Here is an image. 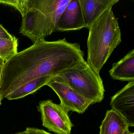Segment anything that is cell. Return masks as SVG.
<instances>
[{
	"mask_svg": "<svg viewBox=\"0 0 134 134\" xmlns=\"http://www.w3.org/2000/svg\"><path fill=\"white\" fill-rule=\"evenodd\" d=\"M84 55L79 43H69L65 38L36 42L4 63L0 81V98H6L34 80L43 77L52 78L84 60Z\"/></svg>",
	"mask_w": 134,
	"mask_h": 134,
	"instance_id": "6da1fadb",
	"label": "cell"
},
{
	"mask_svg": "<svg viewBox=\"0 0 134 134\" xmlns=\"http://www.w3.org/2000/svg\"><path fill=\"white\" fill-rule=\"evenodd\" d=\"M88 30L87 63L99 74L112 52L121 42V32L112 8L101 15Z\"/></svg>",
	"mask_w": 134,
	"mask_h": 134,
	"instance_id": "7a4b0ae2",
	"label": "cell"
},
{
	"mask_svg": "<svg viewBox=\"0 0 134 134\" xmlns=\"http://www.w3.org/2000/svg\"><path fill=\"white\" fill-rule=\"evenodd\" d=\"M71 0H32L31 9L22 17L20 33L34 43L55 32L59 18Z\"/></svg>",
	"mask_w": 134,
	"mask_h": 134,
	"instance_id": "3957f363",
	"label": "cell"
},
{
	"mask_svg": "<svg viewBox=\"0 0 134 134\" xmlns=\"http://www.w3.org/2000/svg\"><path fill=\"white\" fill-rule=\"evenodd\" d=\"M53 77L67 85L91 105L101 102L104 98L102 80L85 59Z\"/></svg>",
	"mask_w": 134,
	"mask_h": 134,
	"instance_id": "277c9868",
	"label": "cell"
},
{
	"mask_svg": "<svg viewBox=\"0 0 134 134\" xmlns=\"http://www.w3.org/2000/svg\"><path fill=\"white\" fill-rule=\"evenodd\" d=\"M39 109L44 127L57 134H70L74 125L62 105L49 99L40 102Z\"/></svg>",
	"mask_w": 134,
	"mask_h": 134,
	"instance_id": "5b68a950",
	"label": "cell"
},
{
	"mask_svg": "<svg viewBox=\"0 0 134 134\" xmlns=\"http://www.w3.org/2000/svg\"><path fill=\"white\" fill-rule=\"evenodd\" d=\"M46 85L55 92L60 99V105L68 112L71 111L83 114L91 105L89 101L58 79L52 77Z\"/></svg>",
	"mask_w": 134,
	"mask_h": 134,
	"instance_id": "8992f818",
	"label": "cell"
},
{
	"mask_svg": "<svg viewBox=\"0 0 134 134\" xmlns=\"http://www.w3.org/2000/svg\"><path fill=\"white\" fill-rule=\"evenodd\" d=\"M112 109L120 114L129 127L134 126V81H129L111 98Z\"/></svg>",
	"mask_w": 134,
	"mask_h": 134,
	"instance_id": "52a82bcc",
	"label": "cell"
},
{
	"mask_svg": "<svg viewBox=\"0 0 134 134\" xmlns=\"http://www.w3.org/2000/svg\"><path fill=\"white\" fill-rule=\"evenodd\" d=\"M86 28L79 0H71L60 15L55 32L79 30Z\"/></svg>",
	"mask_w": 134,
	"mask_h": 134,
	"instance_id": "ba28073f",
	"label": "cell"
},
{
	"mask_svg": "<svg viewBox=\"0 0 134 134\" xmlns=\"http://www.w3.org/2000/svg\"><path fill=\"white\" fill-rule=\"evenodd\" d=\"M86 28L91 25L107 10L119 0H79Z\"/></svg>",
	"mask_w": 134,
	"mask_h": 134,
	"instance_id": "9c48e42d",
	"label": "cell"
},
{
	"mask_svg": "<svg viewBox=\"0 0 134 134\" xmlns=\"http://www.w3.org/2000/svg\"><path fill=\"white\" fill-rule=\"evenodd\" d=\"M109 73L113 80L129 82L134 81V49L120 61L113 63Z\"/></svg>",
	"mask_w": 134,
	"mask_h": 134,
	"instance_id": "30bf717a",
	"label": "cell"
},
{
	"mask_svg": "<svg viewBox=\"0 0 134 134\" xmlns=\"http://www.w3.org/2000/svg\"><path fill=\"white\" fill-rule=\"evenodd\" d=\"M129 125L123 117L111 109L107 110L99 127V134H123Z\"/></svg>",
	"mask_w": 134,
	"mask_h": 134,
	"instance_id": "8fae6325",
	"label": "cell"
},
{
	"mask_svg": "<svg viewBox=\"0 0 134 134\" xmlns=\"http://www.w3.org/2000/svg\"><path fill=\"white\" fill-rule=\"evenodd\" d=\"M50 77H43L34 80L19 87L10 94L6 98L8 100H15L24 98L28 95L33 94L51 80Z\"/></svg>",
	"mask_w": 134,
	"mask_h": 134,
	"instance_id": "7c38bea8",
	"label": "cell"
},
{
	"mask_svg": "<svg viewBox=\"0 0 134 134\" xmlns=\"http://www.w3.org/2000/svg\"><path fill=\"white\" fill-rule=\"evenodd\" d=\"M18 41L0 38V58L7 62L15 55L18 52Z\"/></svg>",
	"mask_w": 134,
	"mask_h": 134,
	"instance_id": "4fadbf2b",
	"label": "cell"
},
{
	"mask_svg": "<svg viewBox=\"0 0 134 134\" xmlns=\"http://www.w3.org/2000/svg\"><path fill=\"white\" fill-rule=\"evenodd\" d=\"M25 134H51L43 129L32 127L26 128Z\"/></svg>",
	"mask_w": 134,
	"mask_h": 134,
	"instance_id": "5bb4252c",
	"label": "cell"
},
{
	"mask_svg": "<svg viewBox=\"0 0 134 134\" xmlns=\"http://www.w3.org/2000/svg\"><path fill=\"white\" fill-rule=\"evenodd\" d=\"M0 38L14 40L16 38L14 36H12L2 25H0Z\"/></svg>",
	"mask_w": 134,
	"mask_h": 134,
	"instance_id": "9a60e30c",
	"label": "cell"
},
{
	"mask_svg": "<svg viewBox=\"0 0 134 134\" xmlns=\"http://www.w3.org/2000/svg\"><path fill=\"white\" fill-rule=\"evenodd\" d=\"M4 63H5V62L2 59L0 58V81H1L2 70H3V67Z\"/></svg>",
	"mask_w": 134,
	"mask_h": 134,
	"instance_id": "2e32d148",
	"label": "cell"
},
{
	"mask_svg": "<svg viewBox=\"0 0 134 134\" xmlns=\"http://www.w3.org/2000/svg\"><path fill=\"white\" fill-rule=\"evenodd\" d=\"M123 134H134V132H131L129 131V127L127 128L124 131Z\"/></svg>",
	"mask_w": 134,
	"mask_h": 134,
	"instance_id": "e0dca14e",
	"label": "cell"
},
{
	"mask_svg": "<svg viewBox=\"0 0 134 134\" xmlns=\"http://www.w3.org/2000/svg\"><path fill=\"white\" fill-rule=\"evenodd\" d=\"M26 131H24L20 132H17V133H15L14 134H25Z\"/></svg>",
	"mask_w": 134,
	"mask_h": 134,
	"instance_id": "ac0fdd59",
	"label": "cell"
},
{
	"mask_svg": "<svg viewBox=\"0 0 134 134\" xmlns=\"http://www.w3.org/2000/svg\"><path fill=\"white\" fill-rule=\"evenodd\" d=\"M1 98H0V105H1Z\"/></svg>",
	"mask_w": 134,
	"mask_h": 134,
	"instance_id": "d6986e66",
	"label": "cell"
}]
</instances>
